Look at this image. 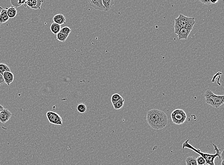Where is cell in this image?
<instances>
[{
  "label": "cell",
  "mask_w": 224,
  "mask_h": 165,
  "mask_svg": "<svg viewBox=\"0 0 224 165\" xmlns=\"http://www.w3.org/2000/svg\"><path fill=\"white\" fill-rule=\"evenodd\" d=\"M146 120L152 128L157 130L163 129L168 124V117L165 113L156 109H151L147 112Z\"/></svg>",
  "instance_id": "obj_1"
},
{
  "label": "cell",
  "mask_w": 224,
  "mask_h": 165,
  "mask_svg": "<svg viewBox=\"0 0 224 165\" xmlns=\"http://www.w3.org/2000/svg\"><path fill=\"white\" fill-rule=\"evenodd\" d=\"M189 139H187L182 144V149L183 151H184V148H187L189 149H191L197 153V154H199L201 156H202L204 159H205L206 161V165H215V158L217 157H218L219 159H221V149H218L217 146L215 145L214 143H212V145L214 146V150L215 151V154H210L203 153L200 150L198 149H197L196 148H194V146H192L191 144L189 143Z\"/></svg>",
  "instance_id": "obj_2"
},
{
  "label": "cell",
  "mask_w": 224,
  "mask_h": 165,
  "mask_svg": "<svg viewBox=\"0 0 224 165\" xmlns=\"http://www.w3.org/2000/svg\"><path fill=\"white\" fill-rule=\"evenodd\" d=\"M194 24V18L189 17L182 14H180L178 17L174 20V31L184 27L187 28L192 31Z\"/></svg>",
  "instance_id": "obj_3"
},
{
  "label": "cell",
  "mask_w": 224,
  "mask_h": 165,
  "mask_svg": "<svg viewBox=\"0 0 224 165\" xmlns=\"http://www.w3.org/2000/svg\"><path fill=\"white\" fill-rule=\"evenodd\" d=\"M204 98L207 104L215 108H218L224 103V95H217L210 90H207L205 91Z\"/></svg>",
  "instance_id": "obj_4"
},
{
  "label": "cell",
  "mask_w": 224,
  "mask_h": 165,
  "mask_svg": "<svg viewBox=\"0 0 224 165\" xmlns=\"http://www.w3.org/2000/svg\"><path fill=\"white\" fill-rule=\"evenodd\" d=\"M171 119L173 123L174 124L180 125H182L186 122L187 115L183 109H176L171 113Z\"/></svg>",
  "instance_id": "obj_5"
},
{
  "label": "cell",
  "mask_w": 224,
  "mask_h": 165,
  "mask_svg": "<svg viewBox=\"0 0 224 165\" xmlns=\"http://www.w3.org/2000/svg\"><path fill=\"white\" fill-rule=\"evenodd\" d=\"M46 115L50 124L56 125H62V118L59 114L49 111L46 113Z\"/></svg>",
  "instance_id": "obj_6"
},
{
  "label": "cell",
  "mask_w": 224,
  "mask_h": 165,
  "mask_svg": "<svg viewBox=\"0 0 224 165\" xmlns=\"http://www.w3.org/2000/svg\"><path fill=\"white\" fill-rule=\"evenodd\" d=\"M43 2V0H27L24 6L28 9L40 10Z\"/></svg>",
  "instance_id": "obj_7"
},
{
  "label": "cell",
  "mask_w": 224,
  "mask_h": 165,
  "mask_svg": "<svg viewBox=\"0 0 224 165\" xmlns=\"http://www.w3.org/2000/svg\"><path fill=\"white\" fill-rule=\"evenodd\" d=\"M191 31V30L187 28H182L174 31V34L177 35L179 40H186Z\"/></svg>",
  "instance_id": "obj_8"
},
{
  "label": "cell",
  "mask_w": 224,
  "mask_h": 165,
  "mask_svg": "<svg viewBox=\"0 0 224 165\" xmlns=\"http://www.w3.org/2000/svg\"><path fill=\"white\" fill-rule=\"evenodd\" d=\"M12 115V113L8 109L4 108L0 113V122L3 124L7 122Z\"/></svg>",
  "instance_id": "obj_9"
},
{
  "label": "cell",
  "mask_w": 224,
  "mask_h": 165,
  "mask_svg": "<svg viewBox=\"0 0 224 165\" xmlns=\"http://www.w3.org/2000/svg\"><path fill=\"white\" fill-rule=\"evenodd\" d=\"M88 4L91 7L101 11H106L105 8L102 4V0H87Z\"/></svg>",
  "instance_id": "obj_10"
},
{
  "label": "cell",
  "mask_w": 224,
  "mask_h": 165,
  "mask_svg": "<svg viewBox=\"0 0 224 165\" xmlns=\"http://www.w3.org/2000/svg\"><path fill=\"white\" fill-rule=\"evenodd\" d=\"M5 84L10 86L14 80V75L11 71H6L4 72L3 75Z\"/></svg>",
  "instance_id": "obj_11"
},
{
  "label": "cell",
  "mask_w": 224,
  "mask_h": 165,
  "mask_svg": "<svg viewBox=\"0 0 224 165\" xmlns=\"http://www.w3.org/2000/svg\"><path fill=\"white\" fill-rule=\"evenodd\" d=\"M53 21L55 23L59 24V25H62L66 24V18L65 16L62 14H57L53 17Z\"/></svg>",
  "instance_id": "obj_12"
},
{
  "label": "cell",
  "mask_w": 224,
  "mask_h": 165,
  "mask_svg": "<svg viewBox=\"0 0 224 165\" xmlns=\"http://www.w3.org/2000/svg\"><path fill=\"white\" fill-rule=\"evenodd\" d=\"M9 17L7 14V8L6 9H3L0 14V23L1 24L7 22L9 20Z\"/></svg>",
  "instance_id": "obj_13"
},
{
  "label": "cell",
  "mask_w": 224,
  "mask_h": 165,
  "mask_svg": "<svg viewBox=\"0 0 224 165\" xmlns=\"http://www.w3.org/2000/svg\"><path fill=\"white\" fill-rule=\"evenodd\" d=\"M102 4L106 11H108L112 8L114 4V0H102Z\"/></svg>",
  "instance_id": "obj_14"
},
{
  "label": "cell",
  "mask_w": 224,
  "mask_h": 165,
  "mask_svg": "<svg viewBox=\"0 0 224 165\" xmlns=\"http://www.w3.org/2000/svg\"><path fill=\"white\" fill-rule=\"evenodd\" d=\"M17 14V11L16 8L14 7H10L9 8H7V14L9 18H14L15 17Z\"/></svg>",
  "instance_id": "obj_15"
},
{
  "label": "cell",
  "mask_w": 224,
  "mask_h": 165,
  "mask_svg": "<svg viewBox=\"0 0 224 165\" xmlns=\"http://www.w3.org/2000/svg\"><path fill=\"white\" fill-rule=\"evenodd\" d=\"M61 28V25L55 22L51 24L50 26V30L54 35H57L59 32H60Z\"/></svg>",
  "instance_id": "obj_16"
},
{
  "label": "cell",
  "mask_w": 224,
  "mask_h": 165,
  "mask_svg": "<svg viewBox=\"0 0 224 165\" xmlns=\"http://www.w3.org/2000/svg\"><path fill=\"white\" fill-rule=\"evenodd\" d=\"M27 0H10L11 4L14 7H19L25 4Z\"/></svg>",
  "instance_id": "obj_17"
},
{
  "label": "cell",
  "mask_w": 224,
  "mask_h": 165,
  "mask_svg": "<svg viewBox=\"0 0 224 165\" xmlns=\"http://www.w3.org/2000/svg\"><path fill=\"white\" fill-rule=\"evenodd\" d=\"M124 99L122 98L121 99L118 101V102L114 103V104H112L114 109H116V110H119V109H121V108H122V107H123V106H124Z\"/></svg>",
  "instance_id": "obj_18"
},
{
  "label": "cell",
  "mask_w": 224,
  "mask_h": 165,
  "mask_svg": "<svg viewBox=\"0 0 224 165\" xmlns=\"http://www.w3.org/2000/svg\"><path fill=\"white\" fill-rule=\"evenodd\" d=\"M186 165H198L197 164V159L194 156H189L186 159Z\"/></svg>",
  "instance_id": "obj_19"
},
{
  "label": "cell",
  "mask_w": 224,
  "mask_h": 165,
  "mask_svg": "<svg viewBox=\"0 0 224 165\" xmlns=\"http://www.w3.org/2000/svg\"><path fill=\"white\" fill-rule=\"evenodd\" d=\"M69 35H65L59 32L56 35V39L61 42H65L69 37Z\"/></svg>",
  "instance_id": "obj_20"
},
{
  "label": "cell",
  "mask_w": 224,
  "mask_h": 165,
  "mask_svg": "<svg viewBox=\"0 0 224 165\" xmlns=\"http://www.w3.org/2000/svg\"><path fill=\"white\" fill-rule=\"evenodd\" d=\"M6 71H11L9 66L5 63H0V74L3 75L4 72Z\"/></svg>",
  "instance_id": "obj_21"
},
{
  "label": "cell",
  "mask_w": 224,
  "mask_h": 165,
  "mask_svg": "<svg viewBox=\"0 0 224 165\" xmlns=\"http://www.w3.org/2000/svg\"><path fill=\"white\" fill-rule=\"evenodd\" d=\"M123 98L119 94H114L111 96V102L112 103V104H114V103H116V102H118V101L120 100L121 99Z\"/></svg>",
  "instance_id": "obj_22"
},
{
  "label": "cell",
  "mask_w": 224,
  "mask_h": 165,
  "mask_svg": "<svg viewBox=\"0 0 224 165\" xmlns=\"http://www.w3.org/2000/svg\"><path fill=\"white\" fill-rule=\"evenodd\" d=\"M77 109L79 113H85L87 110V107L83 104H80L77 106Z\"/></svg>",
  "instance_id": "obj_23"
},
{
  "label": "cell",
  "mask_w": 224,
  "mask_h": 165,
  "mask_svg": "<svg viewBox=\"0 0 224 165\" xmlns=\"http://www.w3.org/2000/svg\"><path fill=\"white\" fill-rule=\"evenodd\" d=\"M60 32L65 35H69L71 32V29L69 27L66 26V27H64L62 28H61Z\"/></svg>",
  "instance_id": "obj_24"
},
{
  "label": "cell",
  "mask_w": 224,
  "mask_h": 165,
  "mask_svg": "<svg viewBox=\"0 0 224 165\" xmlns=\"http://www.w3.org/2000/svg\"><path fill=\"white\" fill-rule=\"evenodd\" d=\"M197 159V164L198 165H206V161L205 159L202 156H198V158H196Z\"/></svg>",
  "instance_id": "obj_25"
},
{
  "label": "cell",
  "mask_w": 224,
  "mask_h": 165,
  "mask_svg": "<svg viewBox=\"0 0 224 165\" xmlns=\"http://www.w3.org/2000/svg\"><path fill=\"white\" fill-rule=\"evenodd\" d=\"M199 1L200 3L204 4L205 5H210L211 4L210 0H199Z\"/></svg>",
  "instance_id": "obj_26"
},
{
  "label": "cell",
  "mask_w": 224,
  "mask_h": 165,
  "mask_svg": "<svg viewBox=\"0 0 224 165\" xmlns=\"http://www.w3.org/2000/svg\"><path fill=\"white\" fill-rule=\"evenodd\" d=\"M4 84H5V82H4V80L3 75L0 74V86Z\"/></svg>",
  "instance_id": "obj_27"
},
{
  "label": "cell",
  "mask_w": 224,
  "mask_h": 165,
  "mask_svg": "<svg viewBox=\"0 0 224 165\" xmlns=\"http://www.w3.org/2000/svg\"><path fill=\"white\" fill-rule=\"evenodd\" d=\"M218 1L219 0H210V1L211 4H217Z\"/></svg>",
  "instance_id": "obj_28"
},
{
  "label": "cell",
  "mask_w": 224,
  "mask_h": 165,
  "mask_svg": "<svg viewBox=\"0 0 224 165\" xmlns=\"http://www.w3.org/2000/svg\"><path fill=\"white\" fill-rule=\"evenodd\" d=\"M224 150H223L221 152V154H220V156H221V159L222 160H224Z\"/></svg>",
  "instance_id": "obj_29"
},
{
  "label": "cell",
  "mask_w": 224,
  "mask_h": 165,
  "mask_svg": "<svg viewBox=\"0 0 224 165\" xmlns=\"http://www.w3.org/2000/svg\"><path fill=\"white\" fill-rule=\"evenodd\" d=\"M4 108V107L2 105H1V104H0V113L1 112V111L3 110Z\"/></svg>",
  "instance_id": "obj_30"
},
{
  "label": "cell",
  "mask_w": 224,
  "mask_h": 165,
  "mask_svg": "<svg viewBox=\"0 0 224 165\" xmlns=\"http://www.w3.org/2000/svg\"><path fill=\"white\" fill-rule=\"evenodd\" d=\"M3 8L1 7V6H0V14H1V11H2V10H3ZM1 24L0 23V25H1Z\"/></svg>",
  "instance_id": "obj_31"
},
{
  "label": "cell",
  "mask_w": 224,
  "mask_h": 165,
  "mask_svg": "<svg viewBox=\"0 0 224 165\" xmlns=\"http://www.w3.org/2000/svg\"><path fill=\"white\" fill-rule=\"evenodd\" d=\"M224 160H222L221 163V165H224Z\"/></svg>",
  "instance_id": "obj_32"
}]
</instances>
